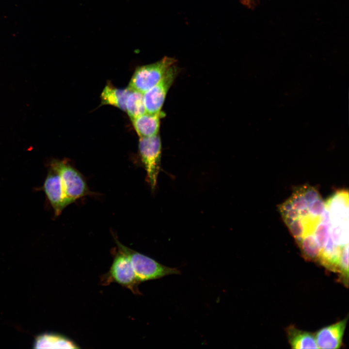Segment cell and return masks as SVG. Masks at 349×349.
<instances>
[{
    "mask_svg": "<svg viewBox=\"0 0 349 349\" xmlns=\"http://www.w3.org/2000/svg\"><path fill=\"white\" fill-rule=\"evenodd\" d=\"M347 321V318L319 330L315 336L318 348L339 349Z\"/></svg>",
    "mask_w": 349,
    "mask_h": 349,
    "instance_id": "ba28073f",
    "label": "cell"
},
{
    "mask_svg": "<svg viewBox=\"0 0 349 349\" xmlns=\"http://www.w3.org/2000/svg\"><path fill=\"white\" fill-rule=\"evenodd\" d=\"M50 166L59 174L61 187L68 205L91 193L82 175L66 160H53Z\"/></svg>",
    "mask_w": 349,
    "mask_h": 349,
    "instance_id": "7a4b0ae2",
    "label": "cell"
},
{
    "mask_svg": "<svg viewBox=\"0 0 349 349\" xmlns=\"http://www.w3.org/2000/svg\"><path fill=\"white\" fill-rule=\"evenodd\" d=\"M43 190L52 207L55 215H60L68 205L61 187L59 174L57 171L51 166L44 181Z\"/></svg>",
    "mask_w": 349,
    "mask_h": 349,
    "instance_id": "52a82bcc",
    "label": "cell"
},
{
    "mask_svg": "<svg viewBox=\"0 0 349 349\" xmlns=\"http://www.w3.org/2000/svg\"><path fill=\"white\" fill-rule=\"evenodd\" d=\"M343 248L335 244L329 236L326 244L321 249L318 261L328 270L337 272L340 255Z\"/></svg>",
    "mask_w": 349,
    "mask_h": 349,
    "instance_id": "7c38bea8",
    "label": "cell"
},
{
    "mask_svg": "<svg viewBox=\"0 0 349 349\" xmlns=\"http://www.w3.org/2000/svg\"><path fill=\"white\" fill-rule=\"evenodd\" d=\"M103 286L116 283L128 289L135 295H141L138 280L127 256L119 248L113 255L112 264L107 273L100 279Z\"/></svg>",
    "mask_w": 349,
    "mask_h": 349,
    "instance_id": "3957f363",
    "label": "cell"
},
{
    "mask_svg": "<svg viewBox=\"0 0 349 349\" xmlns=\"http://www.w3.org/2000/svg\"><path fill=\"white\" fill-rule=\"evenodd\" d=\"M298 245L306 260L318 261L321 249L313 234L304 236Z\"/></svg>",
    "mask_w": 349,
    "mask_h": 349,
    "instance_id": "9a60e30c",
    "label": "cell"
},
{
    "mask_svg": "<svg viewBox=\"0 0 349 349\" xmlns=\"http://www.w3.org/2000/svg\"><path fill=\"white\" fill-rule=\"evenodd\" d=\"M131 89L115 88L111 85H106L101 94V104L115 106L126 111V103Z\"/></svg>",
    "mask_w": 349,
    "mask_h": 349,
    "instance_id": "8fae6325",
    "label": "cell"
},
{
    "mask_svg": "<svg viewBox=\"0 0 349 349\" xmlns=\"http://www.w3.org/2000/svg\"><path fill=\"white\" fill-rule=\"evenodd\" d=\"M34 348L79 349V347L66 336L55 333H46L38 336L35 340Z\"/></svg>",
    "mask_w": 349,
    "mask_h": 349,
    "instance_id": "30bf717a",
    "label": "cell"
},
{
    "mask_svg": "<svg viewBox=\"0 0 349 349\" xmlns=\"http://www.w3.org/2000/svg\"><path fill=\"white\" fill-rule=\"evenodd\" d=\"M337 272L340 273V279L341 282L348 286L349 279V244L344 246L342 249Z\"/></svg>",
    "mask_w": 349,
    "mask_h": 349,
    "instance_id": "2e32d148",
    "label": "cell"
},
{
    "mask_svg": "<svg viewBox=\"0 0 349 349\" xmlns=\"http://www.w3.org/2000/svg\"><path fill=\"white\" fill-rule=\"evenodd\" d=\"M117 248L128 258L136 276L140 283L156 280L171 274H180L176 268L164 266L154 259L124 245L114 238Z\"/></svg>",
    "mask_w": 349,
    "mask_h": 349,
    "instance_id": "6da1fadb",
    "label": "cell"
},
{
    "mask_svg": "<svg viewBox=\"0 0 349 349\" xmlns=\"http://www.w3.org/2000/svg\"><path fill=\"white\" fill-rule=\"evenodd\" d=\"M251 0H245L246 3H249Z\"/></svg>",
    "mask_w": 349,
    "mask_h": 349,
    "instance_id": "e0dca14e",
    "label": "cell"
},
{
    "mask_svg": "<svg viewBox=\"0 0 349 349\" xmlns=\"http://www.w3.org/2000/svg\"><path fill=\"white\" fill-rule=\"evenodd\" d=\"M177 74L174 64L170 67L162 79L155 86L143 94L146 111L160 113L167 93Z\"/></svg>",
    "mask_w": 349,
    "mask_h": 349,
    "instance_id": "8992f818",
    "label": "cell"
},
{
    "mask_svg": "<svg viewBox=\"0 0 349 349\" xmlns=\"http://www.w3.org/2000/svg\"><path fill=\"white\" fill-rule=\"evenodd\" d=\"M287 334L292 349H317L315 336L310 333L302 331L290 326L287 329Z\"/></svg>",
    "mask_w": 349,
    "mask_h": 349,
    "instance_id": "4fadbf2b",
    "label": "cell"
},
{
    "mask_svg": "<svg viewBox=\"0 0 349 349\" xmlns=\"http://www.w3.org/2000/svg\"><path fill=\"white\" fill-rule=\"evenodd\" d=\"M141 161L146 173L147 182L155 191L161 169V143L158 134L140 137L138 144Z\"/></svg>",
    "mask_w": 349,
    "mask_h": 349,
    "instance_id": "277c9868",
    "label": "cell"
},
{
    "mask_svg": "<svg viewBox=\"0 0 349 349\" xmlns=\"http://www.w3.org/2000/svg\"><path fill=\"white\" fill-rule=\"evenodd\" d=\"M160 112L145 113L131 119L133 126L140 137H147L158 134Z\"/></svg>",
    "mask_w": 349,
    "mask_h": 349,
    "instance_id": "9c48e42d",
    "label": "cell"
},
{
    "mask_svg": "<svg viewBox=\"0 0 349 349\" xmlns=\"http://www.w3.org/2000/svg\"><path fill=\"white\" fill-rule=\"evenodd\" d=\"M126 111L130 119L146 112L143 93L136 90H131L126 100Z\"/></svg>",
    "mask_w": 349,
    "mask_h": 349,
    "instance_id": "5bb4252c",
    "label": "cell"
},
{
    "mask_svg": "<svg viewBox=\"0 0 349 349\" xmlns=\"http://www.w3.org/2000/svg\"><path fill=\"white\" fill-rule=\"evenodd\" d=\"M175 63L174 59L165 57L157 62L138 67L128 87L144 94L159 82Z\"/></svg>",
    "mask_w": 349,
    "mask_h": 349,
    "instance_id": "5b68a950",
    "label": "cell"
}]
</instances>
